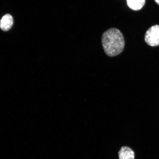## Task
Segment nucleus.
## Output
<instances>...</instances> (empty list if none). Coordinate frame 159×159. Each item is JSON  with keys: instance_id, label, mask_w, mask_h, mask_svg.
<instances>
[{"instance_id": "obj_1", "label": "nucleus", "mask_w": 159, "mask_h": 159, "mask_svg": "<svg viewBox=\"0 0 159 159\" xmlns=\"http://www.w3.org/2000/svg\"><path fill=\"white\" fill-rule=\"evenodd\" d=\"M101 42L105 53L109 57L120 54L125 47L124 35L116 28H111L105 31L101 37Z\"/></svg>"}, {"instance_id": "obj_2", "label": "nucleus", "mask_w": 159, "mask_h": 159, "mask_svg": "<svg viewBox=\"0 0 159 159\" xmlns=\"http://www.w3.org/2000/svg\"><path fill=\"white\" fill-rule=\"evenodd\" d=\"M144 40L147 44L151 47L159 46V25L152 26L147 31Z\"/></svg>"}, {"instance_id": "obj_3", "label": "nucleus", "mask_w": 159, "mask_h": 159, "mask_svg": "<svg viewBox=\"0 0 159 159\" xmlns=\"http://www.w3.org/2000/svg\"><path fill=\"white\" fill-rule=\"evenodd\" d=\"M119 159H134L135 153L132 148L123 146L118 152Z\"/></svg>"}, {"instance_id": "obj_4", "label": "nucleus", "mask_w": 159, "mask_h": 159, "mask_svg": "<svg viewBox=\"0 0 159 159\" xmlns=\"http://www.w3.org/2000/svg\"><path fill=\"white\" fill-rule=\"evenodd\" d=\"M13 23L12 17L7 14L3 16L0 21V27L4 31H7L11 28Z\"/></svg>"}, {"instance_id": "obj_5", "label": "nucleus", "mask_w": 159, "mask_h": 159, "mask_svg": "<svg viewBox=\"0 0 159 159\" xmlns=\"http://www.w3.org/2000/svg\"><path fill=\"white\" fill-rule=\"evenodd\" d=\"M127 3L131 9L138 11L143 7L146 3V0H127Z\"/></svg>"}, {"instance_id": "obj_6", "label": "nucleus", "mask_w": 159, "mask_h": 159, "mask_svg": "<svg viewBox=\"0 0 159 159\" xmlns=\"http://www.w3.org/2000/svg\"><path fill=\"white\" fill-rule=\"evenodd\" d=\"M154 1L159 6V0H154Z\"/></svg>"}]
</instances>
